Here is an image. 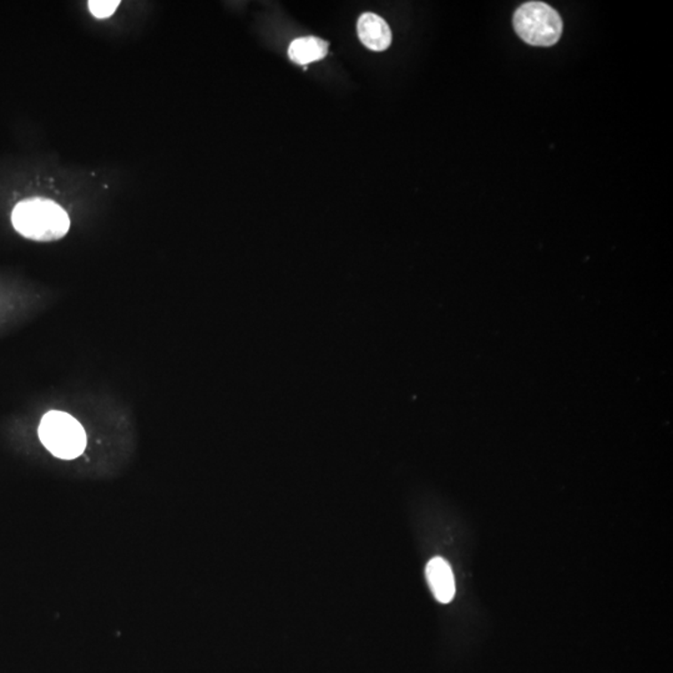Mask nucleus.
Segmentation results:
<instances>
[{
    "instance_id": "nucleus-1",
    "label": "nucleus",
    "mask_w": 673,
    "mask_h": 673,
    "mask_svg": "<svg viewBox=\"0 0 673 673\" xmlns=\"http://www.w3.org/2000/svg\"><path fill=\"white\" fill-rule=\"evenodd\" d=\"M12 221L15 230L26 239L51 242L69 233L70 218L54 201L32 197L15 206Z\"/></svg>"
},
{
    "instance_id": "nucleus-7",
    "label": "nucleus",
    "mask_w": 673,
    "mask_h": 673,
    "mask_svg": "<svg viewBox=\"0 0 673 673\" xmlns=\"http://www.w3.org/2000/svg\"><path fill=\"white\" fill-rule=\"evenodd\" d=\"M119 5V0H91V2H89V9H91V14L99 18V20L110 18L111 15L115 13Z\"/></svg>"
},
{
    "instance_id": "nucleus-5",
    "label": "nucleus",
    "mask_w": 673,
    "mask_h": 673,
    "mask_svg": "<svg viewBox=\"0 0 673 673\" xmlns=\"http://www.w3.org/2000/svg\"><path fill=\"white\" fill-rule=\"evenodd\" d=\"M360 42L370 51H387L392 44V32L387 21L373 13L360 15L357 24Z\"/></svg>"
},
{
    "instance_id": "nucleus-3",
    "label": "nucleus",
    "mask_w": 673,
    "mask_h": 673,
    "mask_svg": "<svg viewBox=\"0 0 673 673\" xmlns=\"http://www.w3.org/2000/svg\"><path fill=\"white\" fill-rule=\"evenodd\" d=\"M512 23L518 36L533 46L557 44L564 29L560 14L542 2L525 3L515 12Z\"/></svg>"
},
{
    "instance_id": "nucleus-6",
    "label": "nucleus",
    "mask_w": 673,
    "mask_h": 673,
    "mask_svg": "<svg viewBox=\"0 0 673 673\" xmlns=\"http://www.w3.org/2000/svg\"><path fill=\"white\" fill-rule=\"evenodd\" d=\"M329 43L316 36L299 38L289 45V55L296 64L308 65L326 58L329 54Z\"/></svg>"
},
{
    "instance_id": "nucleus-4",
    "label": "nucleus",
    "mask_w": 673,
    "mask_h": 673,
    "mask_svg": "<svg viewBox=\"0 0 673 673\" xmlns=\"http://www.w3.org/2000/svg\"><path fill=\"white\" fill-rule=\"evenodd\" d=\"M425 576L435 600L449 604L455 596V580L449 563L443 558H432L425 569Z\"/></svg>"
},
{
    "instance_id": "nucleus-2",
    "label": "nucleus",
    "mask_w": 673,
    "mask_h": 673,
    "mask_svg": "<svg viewBox=\"0 0 673 673\" xmlns=\"http://www.w3.org/2000/svg\"><path fill=\"white\" fill-rule=\"evenodd\" d=\"M39 438L43 446L57 458L72 460L84 453L85 429L73 416L51 410L42 418Z\"/></svg>"
}]
</instances>
